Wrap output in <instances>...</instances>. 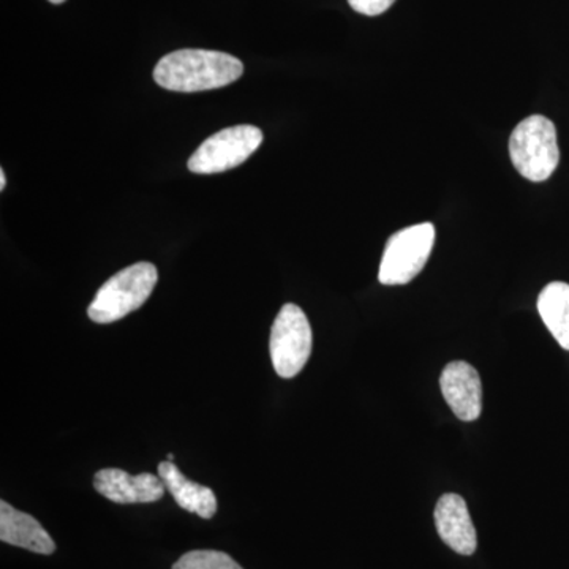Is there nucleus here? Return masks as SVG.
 Segmentation results:
<instances>
[{"mask_svg": "<svg viewBox=\"0 0 569 569\" xmlns=\"http://www.w3.org/2000/svg\"><path fill=\"white\" fill-rule=\"evenodd\" d=\"M173 459H174L173 455H168V460H170V462H173Z\"/></svg>", "mask_w": 569, "mask_h": 569, "instance_id": "17", "label": "nucleus"}, {"mask_svg": "<svg viewBox=\"0 0 569 569\" xmlns=\"http://www.w3.org/2000/svg\"><path fill=\"white\" fill-rule=\"evenodd\" d=\"M313 336L305 310L284 305L271 329L269 351L277 376L293 378L305 369L312 353Z\"/></svg>", "mask_w": 569, "mask_h": 569, "instance_id": "5", "label": "nucleus"}, {"mask_svg": "<svg viewBox=\"0 0 569 569\" xmlns=\"http://www.w3.org/2000/svg\"><path fill=\"white\" fill-rule=\"evenodd\" d=\"M0 539L7 545L28 549L41 556H51L56 550V542L39 520L20 509H14L6 500L0 501Z\"/></svg>", "mask_w": 569, "mask_h": 569, "instance_id": "10", "label": "nucleus"}, {"mask_svg": "<svg viewBox=\"0 0 569 569\" xmlns=\"http://www.w3.org/2000/svg\"><path fill=\"white\" fill-rule=\"evenodd\" d=\"M51 3H56V6H59V3L66 2V0H50Z\"/></svg>", "mask_w": 569, "mask_h": 569, "instance_id": "16", "label": "nucleus"}, {"mask_svg": "<svg viewBox=\"0 0 569 569\" xmlns=\"http://www.w3.org/2000/svg\"><path fill=\"white\" fill-rule=\"evenodd\" d=\"M159 282V271L152 263L129 266L103 283L88 309L93 323L110 325L140 309Z\"/></svg>", "mask_w": 569, "mask_h": 569, "instance_id": "3", "label": "nucleus"}, {"mask_svg": "<svg viewBox=\"0 0 569 569\" xmlns=\"http://www.w3.org/2000/svg\"><path fill=\"white\" fill-rule=\"evenodd\" d=\"M242 73V62L227 52L179 50L160 59L153 69V80L167 91L203 92L224 88Z\"/></svg>", "mask_w": 569, "mask_h": 569, "instance_id": "1", "label": "nucleus"}, {"mask_svg": "<svg viewBox=\"0 0 569 569\" xmlns=\"http://www.w3.org/2000/svg\"><path fill=\"white\" fill-rule=\"evenodd\" d=\"M433 518L438 535L448 548L460 556L475 553L478 548L477 529L462 497L458 493H445L438 500Z\"/></svg>", "mask_w": 569, "mask_h": 569, "instance_id": "9", "label": "nucleus"}, {"mask_svg": "<svg viewBox=\"0 0 569 569\" xmlns=\"http://www.w3.org/2000/svg\"><path fill=\"white\" fill-rule=\"evenodd\" d=\"M261 142L263 132L258 127H228L201 142L187 167L194 174L224 173L244 163L260 148Z\"/></svg>", "mask_w": 569, "mask_h": 569, "instance_id": "6", "label": "nucleus"}, {"mask_svg": "<svg viewBox=\"0 0 569 569\" xmlns=\"http://www.w3.org/2000/svg\"><path fill=\"white\" fill-rule=\"evenodd\" d=\"M436 244V227L418 223L397 231L388 239L381 258L378 280L395 287L407 284L425 269Z\"/></svg>", "mask_w": 569, "mask_h": 569, "instance_id": "4", "label": "nucleus"}, {"mask_svg": "<svg viewBox=\"0 0 569 569\" xmlns=\"http://www.w3.org/2000/svg\"><path fill=\"white\" fill-rule=\"evenodd\" d=\"M7 178L3 171H0V190L6 189Z\"/></svg>", "mask_w": 569, "mask_h": 569, "instance_id": "15", "label": "nucleus"}, {"mask_svg": "<svg viewBox=\"0 0 569 569\" xmlns=\"http://www.w3.org/2000/svg\"><path fill=\"white\" fill-rule=\"evenodd\" d=\"M159 477L179 507L203 519H212L216 516L217 498L212 489L183 477L181 470L170 460L159 463Z\"/></svg>", "mask_w": 569, "mask_h": 569, "instance_id": "11", "label": "nucleus"}, {"mask_svg": "<svg viewBox=\"0 0 569 569\" xmlns=\"http://www.w3.org/2000/svg\"><path fill=\"white\" fill-rule=\"evenodd\" d=\"M538 312L550 335L556 337L561 348L569 351V284L549 283L539 293Z\"/></svg>", "mask_w": 569, "mask_h": 569, "instance_id": "12", "label": "nucleus"}, {"mask_svg": "<svg viewBox=\"0 0 569 569\" xmlns=\"http://www.w3.org/2000/svg\"><path fill=\"white\" fill-rule=\"evenodd\" d=\"M445 400L460 421H475L482 410V385L478 370L463 361L445 367L440 378Z\"/></svg>", "mask_w": 569, "mask_h": 569, "instance_id": "8", "label": "nucleus"}, {"mask_svg": "<svg viewBox=\"0 0 569 569\" xmlns=\"http://www.w3.org/2000/svg\"><path fill=\"white\" fill-rule=\"evenodd\" d=\"M509 157L522 178L531 182L548 181L560 162L553 122L541 114L523 119L509 138Z\"/></svg>", "mask_w": 569, "mask_h": 569, "instance_id": "2", "label": "nucleus"}, {"mask_svg": "<svg viewBox=\"0 0 569 569\" xmlns=\"http://www.w3.org/2000/svg\"><path fill=\"white\" fill-rule=\"evenodd\" d=\"M396 0H348L351 9L366 17H378L391 9Z\"/></svg>", "mask_w": 569, "mask_h": 569, "instance_id": "14", "label": "nucleus"}, {"mask_svg": "<svg viewBox=\"0 0 569 569\" xmlns=\"http://www.w3.org/2000/svg\"><path fill=\"white\" fill-rule=\"evenodd\" d=\"M93 488L112 503H153L162 500L167 488L152 473L130 475L121 468H103L93 477Z\"/></svg>", "mask_w": 569, "mask_h": 569, "instance_id": "7", "label": "nucleus"}, {"mask_svg": "<svg viewBox=\"0 0 569 569\" xmlns=\"http://www.w3.org/2000/svg\"><path fill=\"white\" fill-rule=\"evenodd\" d=\"M173 569H244L220 550H192L176 561Z\"/></svg>", "mask_w": 569, "mask_h": 569, "instance_id": "13", "label": "nucleus"}]
</instances>
